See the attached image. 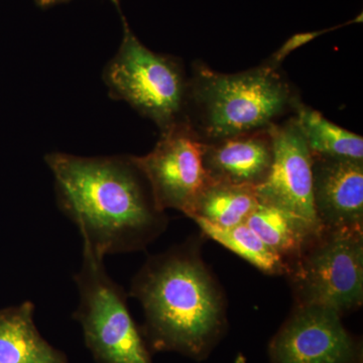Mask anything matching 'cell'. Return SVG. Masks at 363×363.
<instances>
[{
	"label": "cell",
	"mask_w": 363,
	"mask_h": 363,
	"mask_svg": "<svg viewBox=\"0 0 363 363\" xmlns=\"http://www.w3.org/2000/svg\"><path fill=\"white\" fill-rule=\"evenodd\" d=\"M35 309L26 301L0 310V363H70L65 353L40 335Z\"/></svg>",
	"instance_id": "cell-12"
},
{
	"label": "cell",
	"mask_w": 363,
	"mask_h": 363,
	"mask_svg": "<svg viewBox=\"0 0 363 363\" xmlns=\"http://www.w3.org/2000/svg\"><path fill=\"white\" fill-rule=\"evenodd\" d=\"M272 162L266 180L255 188L260 203L272 205L321 236L323 226L313 204V156L295 116L271 128Z\"/></svg>",
	"instance_id": "cell-8"
},
{
	"label": "cell",
	"mask_w": 363,
	"mask_h": 363,
	"mask_svg": "<svg viewBox=\"0 0 363 363\" xmlns=\"http://www.w3.org/2000/svg\"><path fill=\"white\" fill-rule=\"evenodd\" d=\"M195 221L210 238L247 260L260 271L271 274L285 271L283 257L267 247L247 223L222 228L202 219Z\"/></svg>",
	"instance_id": "cell-16"
},
{
	"label": "cell",
	"mask_w": 363,
	"mask_h": 363,
	"mask_svg": "<svg viewBox=\"0 0 363 363\" xmlns=\"http://www.w3.org/2000/svg\"><path fill=\"white\" fill-rule=\"evenodd\" d=\"M301 102L279 67L267 62L235 74L197 62L189 77L187 121L202 142H211L269 130L294 116Z\"/></svg>",
	"instance_id": "cell-3"
},
{
	"label": "cell",
	"mask_w": 363,
	"mask_h": 363,
	"mask_svg": "<svg viewBox=\"0 0 363 363\" xmlns=\"http://www.w3.org/2000/svg\"><path fill=\"white\" fill-rule=\"evenodd\" d=\"M202 159L211 182L257 188L272 166L271 128L203 142Z\"/></svg>",
	"instance_id": "cell-11"
},
{
	"label": "cell",
	"mask_w": 363,
	"mask_h": 363,
	"mask_svg": "<svg viewBox=\"0 0 363 363\" xmlns=\"http://www.w3.org/2000/svg\"><path fill=\"white\" fill-rule=\"evenodd\" d=\"M123 40L105 67L109 94L154 121L161 133L187 121L189 77L180 60L157 54L140 42L123 11Z\"/></svg>",
	"instance_id": "cell-4"
},
{
	"label": "cell",
	"mask_w": 363,
	"mask_h": 363,
	"mask_svg": "<svg viewBox=\"0 0 363 363\" xmlns=\"http://www.w3.org/2000/svg\"><path fill=\"white\" fill-rule=\"evenodd\" d=\"M313 156V204L324 230L362 227L363 161Z\"/></svg>",
	"instance_id": "cell-10"
},
{
	"label": "cell",
	"mask_w": 363,
	"mask_h": 363,
	"mask_svg": "<svg viewBox=\"0 0 363 363\" xmlns=\"http://www.w3.org/2000/svg\"><path fill=\"white\" fill-rule=\"evenodd\" d=\"M74 281L80 302L73 318L82 327L86 346L96 363H152L133 321L128 296L107 274L104 257L83 247Z\"/></svg>",
	"instance_id": "cell-5"
},
{
	"label": "cell",
	"mask_w": 363,
	"mask_h": 363,
	"mask_svg": "<svg viewBox=\"0 0 363 363\" xmlns=\"http://www.w3.org/2000/svg\"><path fill=\"white\" fill-rule=\"evenodd\" d=\"M245 223L283 259L302 255L308 242L320 238L300 219L264 203H259Z\"/></svg>",
	"instance_id": "cell-15"
},
{
	"label": "cell",
	"mask_w": 363,
	"mask_h": 363,
	"mask_svg": "<svg viewBox=\"0 0 363 363\" xmlns=\"http://www.w3.org/2000/svg\"><path fill=\"white\" fill-rule=\"evenodd\" d=\"M130 295L143 306L152 350L202 359L220 338L225 325L221 292L189 248L150 257L133 278Z\"/></svg>",
	"instance_id": "cell-2"
},
{
	"label": "cell",
	"mask_w": 363,
	"mask_h": 363,
	"mask_svg": "<svg viewBox=\"0 0 363 363\" xmlns=\"http://www.w3.org/2000/svg\"><path fill=\"white\" fill-rule=\"evenodd\" d=\"M272 363H362L359 342L330 308L301 304L269 344Z\"/></svg>",
	"instance_id": "cell-9"
},
{
	"label": "cell",
	"mask_w": 363,
	"mask_h": 363,
	"mask_svg": "<svg viewBox=\"0 0 363 363\" xmlns=\"http://www.w3.org/2000/svg\"><path fill=\"white\" fill-rule=\"evenodd\" d=\"M298 262L294 278L302 303L341 315L363 301L362 227L333 229Z\"/></svg>",
	"instance_id": "cell-6"
},
{
	"label": "cell",
	"mask_w": 363,
	"mask_h": 363,
	"mask_svg": "<svg viewBox=\"0 0 363 363\" xmlns=\"http://www.w3.org/2000/svg\"><path fill=\"white\" fill-rule=\"evenodd\" d=\"M350 25V21L346 23L345 25H340L338 26H334V28H328V30H316V32H309V33H296L293 37H291L290 39L286 40L285 44L281 45V48L274 52V55L267 60V63L271 64V65L274 67L281 66V62L285 60L286 57L288 56L290 52L295 51L298 48H300L301 45H304L308 44V43L311 42V40L316 39V38L319 37V35H323L325 33L330 32V30H336V28H341L343 26Z\"/></svg>",
	"instance_id": "cell-17"
},
{
	"label": "cell",
	"mask_w": 363,
	"mask_h": 363,
	"mask_svg": "<svg viewBox=\"0 0 363 363\" xmlns=\"http://www.w3.org/2000/svg\"><path fill=\"white\" fill-rule=\"evenodd\" d=\"M259 203L255 188L211 182L196 200L188 217L229 228L245 223Z\"/></svg>",
	"instance_id": "cell-14"
},
{
	"label": "cell",
	"mask_w": 363,
	"mask_h": 363,
	"mask_svg": "<svg viewBox=\"0 0 363 363\" xmlns=\"http://www.w3.org/2000/svg\"><path fill=\"white\" fill-rule=\"evenodd\" d=\"M45 162L60 210L78 227L83 247L99 257L142 250L166 228L167 217L133 156L51 152Z\"/></svg>",
	"instance_id": "cell-1"
},
{
	"label": "cell",
	"mask_w": 363,
	"mask_h": 363,
	"mask_svg": "<svg viewBox=\"0 0 363 363\" xmlns=\"http://www.w3.org/2000/svg\"><path fill=\"white\" fill-rule=\"evenodd\" d=\"M296 121L314 156L363 161V138L327 119L321 112L301 102Z\"/></svg>",
	"instance_id": "cell-13"
},
{
	"label": "cell",
	"mask_w": 363,
	"mask_h": 363,
	"mask_svg": "<svg viewBox=\"0 0 363 363\" xmlns=\"http://www.w3.org/2000/svg\"><path fill=\"white\" fill-rule=\"evenodd\" d=\"M33 1H35V4H37V6H39L40 9H47L59 6V4H65V2L70 1V0H33ZM111 1L116 6L118 11H121V0H111Z\"/></svg>",
	"instance_id": "cell-18"
},
{
	"label": "cell",
	"mask_w": 363,
	"mask_h": 363,
	"mask_svg": "<svg viewBox=\"0 0 363 363\" xmlns=\"http://www.w3.org/2000/svg\"><path fill=\"white\" fill-rule=\"evenodd\" d=\"M202 147V140L185 121L162 131L149 154L133 156L161 211L175 209L189 216L211 183L203 164Z\"/></svg>",
	"instance_id": "cell-7"
}]
</instances>
